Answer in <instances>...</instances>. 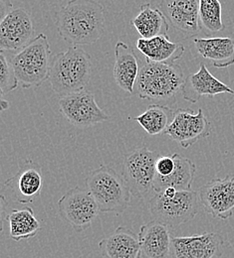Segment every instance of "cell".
<instances>
[{"mask_svg":"<svg viewBox=\"0 0 234 258\" xmlns=\"http://www.w3.org/2000/svg\"><path fill=\"white\" fill-rule=\"evenodd\" d=\"M200 19L201 27L207 34L221 32L225 29L222 22V7L218 0L200 1Z\"/></svg>","mask_w":234,"mask_h":258,"instance_id":"26","label":"cell"},{"mask_svg":"<svg viewBox=\"0 0 234 258\" xmlns=\"http://www.w3.org/2000/svg\"><path fill=\"white\" fill-rule=\"evenodd\" d=\"M175 169L167 177L156 175L154 181L155 193H162L167 188H174L176 191H192L197 167L191 159L179 154H173Z\"/></svg>","mask_w":234,"mask_h":258,"instance_id":"22","label":"cell"},{"mask_svg":"<svg viewBox=\"0 0 234 258\" xmlns=\"http://www.w3.org/2000/svg\"><path fill=\"white\" fill-rule=\"evenodd\" d=\"M196 48L202 58L213 67L224 69L234 64V40L228 37L196 38Z\"/></svg>","mask_w":234,"mask_h":258,"instance_id":"21","label":"cell"},{"mask_svg":"<svg viewBox=\"0 0 234 258\" xmlns=\"http://www.w3.org/2000/svg\"><path fill=\"white\" fill-rule=\"evenodd\" d=\"M91 73V57L80 47L72 46L53 57L49 82L57 95L65 97L86 90Z\"/></svg>","mask_w":234,"mask_h":258,"instance_id":"3","label":"cell"},{"mask_svg":"<svg viewBox=\"0 0 234 258\" xmlns=\"http://www.w3.org/2000/svg\"><path fill=\"white\" fill-rule=\"evenodd\" d=\"M58 210L62 219L77 230L91 226L101 212L92 194L80 187L72 188L62 196Z\"/></svg>","mask_w":234,"mask_h":258,"instance_id":"8","label":"cell"},{"mask_svg":"<svg viewBox=\"0 0 234 258\" xmlns=\"http://www.w3.org/2000/svg\"><path fill=\"white\" fill-rule=\"evenodd\" d=\"M60 37L74 46L95 43L105 30L103 5L94 0H73L56 13Z\"/></svg>","mask_w":234,"mask_h":258,"instance_id":"1","label":"cell"},{"mask_svg":"<svg viewBox=\"0 0 234 258\" xmlns=\"http://www.w3.org/2000/svg\"><path fill=\"white\" fill-rule=\"evenodd\" d=\"M185 77L179 64L155 63L148 60L139 63L134 92L142 99L159 102H174L181 92Z\"/></svg>","mask_w":234,"mask_h":258,"instance_id":"2","label":"cell"},{"mask_svg":"<svg viewBox=\"0 0 234 258\" xmlns=\"http://www.w3.org/2000/svg\"><path fill=\"white\" fill-rule=\"evenodd\" d=\"M103 258H141L138 234L125 226H119L99 243Z\"/></svg>","mask_w":234,"mask_h":258,"instance_id":"18","label":"cell"},{"mask_svg":"<svg viewBox=\"0 0 234 258\" xmlns=\"http://www.w3.org/2000/svg\"><path fill=\"white\" fill-rule=\"evenodd\" d=\"M171 238L168 227L155 221L142 226L138 232L143 258H171Z\"/></svg>","mask_w":234,"mask_h":258,"instance_id":"17","label":"cell"},{"mask_svg":"<svg viewBox=\"0 0 234 258\" xmlns=\"http://www.w3.org/2000/svg\"><path fill=\"white\" fill-rule=\"evenodd\" d=\"M51 62L48 38L41 33L16 53L11 60V64L19 84L24 89H29L39 87L49 80Z\"/></svg>","mask_w":234,"mask_h":258,"instance_id":"5","label":"cell"},{"mask_svg":"<svg viewBox=\"0 0 234 258\" xmlns=\"http://www.w3.org/2000/svg\"><path fill=\"white\" fill-rule=\"evenodd\" d=\"M210 130V122L205 117L201 108L196 114L192 109L178 108L174 111L173 119L166 134L182 148H189L209 136Z\"/></svg>","mask_w":234,"mask_h":258,"instance_id":"11","label":"cell"},{"mask_svg":"<svg viewBox=\"0 0 234 258\" xmlns=\"http://www.w3.org/2000/svg\"><path fill=\"white\" fill-rule=\"evenodd\" d=\"M199 193L167 188L155 194L150 201V212L155 222L176 227L195 219L199 213Z\"/></svg>","mask_w":234,"mask_h":258,"instance_id":"6","label":"cell"},{"mask_svg":"<svg viewBox=\"0 0 234 258\" xmlns=\"http://www.w3.org/2000/svg\"><path fill=\"white\" fill-rule=\"evenodd\" d=\"M181 93L183 99L192 103H197L201 97L234 95L233 90L213 77L204 64H201L198 73L190 75L185 79Z\"/></svg>","mask_w":234,"mask_h":258,"instance_id":"16","label":"cell"},{"mask_svg":"<svg viewBox=\"0 0 234 258\" xmlns=\"http://www.w3.org/2000/svg\"><path fill=\"white\" fill-rule=\"evenodd\" d=\"M174 111L166 104L153 103L148 106L146 111L133 118L150 135H160L167 132L172 119Z\"/></svg>","mask_w":234,"mask_h":258,"instance_id":"25","label":"cell"},{"mask_svg":"<svg viewBox=\"0 0 234 258\" xmlns=\"http://www.w3.org/2000/svg\"><path fill=\"white\" fill-rule=\"evenodd\" d=\"M159 157L160 154L146 146L126 155L122 176L134 197L145 199L151 197L152 193L156 194L154 181L157 175L156 163Z\"/></svg>","mask_w":234,"mask_h":258,"instance_id":"7","label":"cell"},{"mask_svg":"<svg viewBox=\"0 0 234 258\" xmlns=\"http://www.w3.org/2000/svg\"><path fill=\"white\" fill-rule=\"evenodd\" d=\"M86 186L101 212L122 214L130 205L132 193L125 179L107 165H101L89 173Z\"/></svg>","mask_w":234,"mask_h":258,"instance_id":"4","label":"cell"},{"mask_svg":"<svg viewBox=\"0 0 234 258\" xmlns=\"http://www.w3.org/2000/svg\"><path fill=\"white\" fill-rule=\"evenodd\" d=\"M158 5L167 21L178 31L185 33L189 37L201 33L202 27L200 19V1L163 0Z\"/></svg>","mask_w":234,"mask_h":258,"instance_id":"15","label":"cell"},{"mask_svg":"<svg viewBox=\"0 0 234 258\" xmlns=\"http://www.w3.org/2000/svg\"><path fill=\"white\" fill-rule=\"evenodd\" d=\"M224 240L218 233L172 236L171 258H212L220 255Z\"/></svg>","mask_w":234,"mask_h":258,"instance_id":"14","label":"cell"},{"mask_svg":"<svg viewBox=\"0 0 234 258\" xmlns=\"http://www.w3.org/2000/svg\"><path fill=\"white\" fill-rule=\"evenodd\" d=\"M200 202L212 217L227 220L234 213V176L213 179L199 190Z\"/></svg>","mask_w":234,"mask_h":258,"instance_id":"12","label":"cell"},{"mask_svg":"<svg viewBox=\"0 0 234 258\" xmlns=\"http://www.w3.org/2000/svg\"><path fill=\"white\" fill-rule=\"evenodd\" d=\"M132 25L143 39H152L158 36H168V21L160 8L152 4L141 6L139 12L132 20Z\"/></svg>","mask_w":234,"mask_h":258,"instance_id":"23","label":"cell"},{"mask_svg":"<svg viewBox=\"0 0 234 258\" xmlns=\"http://www.w3.org/2000/svg\"><path fill=\"white\" fill-rule=\"evenodd\" d=\"M30 13L24 8L13 9L0 21V48L2 51H20L33 39Z\"/></svg>","mask_w":234,"mask_h":258,"instance_id":"13","label":"cell"},{"mask_svg":"<svg viewBox=\"0 0 234 258\" xmlns=\"http://www.w3.org/2000/svg\"><path fill=\"white\" fill-rule=\"evenodd\" d=\"M0 66H1V78H0V90L1 96L3 97L5 93L12 92L17 89L19 82L13 70L11 62L1 54L0 56Z\"/></svg>","mask_w":234,"mask_h":258,"instance_id":"27","label":"cell"},{"mask_svg":"<svg viewBox=\"0 0 234 258\" xmlns=\"http://www.w3.org/2000/svg\"><path fill=\"white\" fill-rule=\"evenodd\" d=\"M43 188V174L41 166L26 160L19 171L3 184V199H11L20 204H31L35 202Z\"/></svg>","mask_w":234,"mask_h":258,"instance_id":"10","label":"cell"},{"mask_svg":"<svg viewBox=\"0 0 234 258\" xmlns=\"http://www.w3.org/2000/svg\"><path fill=\"white\" fill-rule=\"evenodd\" d=\"M6 221L9 225V234L15 241L33 238L41 229L33 209L30 207L12 210L7 215Z\"/></svg>","mask_w":234,"mask_h":258,"instance_id":"24","label":"cell"},{"mask_svg":"<svg viewBox=\"0 0 234 258\" xmlns=\"http://www.w3.org/2000/svg\"><path fill=\"white\" fill-rule=\"evenodd\" d=\"M175 169V160L173 155H160L156 163L157 175L162 177H167L173 173Z\"/></svg>","mask_w":234,"mask_h":258,"instance_id":"28","label":"cell"},{"mask_svg":"<svg viewBox=\"0 0 234 258\" xmlns=\"http://www.w3.org/2000/svg\"><path fill=\"white\" fill-rule=\"evenodd\" d=\"M115 58L114 79L119 88L133 95L139 72V63L137 62L133 48L119 41L115 47Z\"/></svg>","mask_w":234,"mask_h":258,"instance_id":"19","label":"cell"},{"mask_svg":"<svg viewBox=\"0 0 234 258\" xmlns=\"http://www.w3.org/2000/svg\"><path fill=\"white\" fill-rule=\"evenodd\" d=\"M59 109L68 121L77 127H88L111 120L98 105L95 96L87 90L61 97Z\"/></svg>","mask_w":234,"mask_h":258,"instance_id":"9","label":"cell"},{"mask_svg":"<svg viewBox=\"0 0 234 258\" xmlns=\"http://www.w3.org/2000/svg\"><path fill=\"white\" fill-rule=\"evenodd\" d=\"M8 106H9L8 101H5V100L2 99V101H1V109H2V110H5L6 108H8Z\"/></svg>","mask_w":234,"mask_h":258,"instance_id":"29","label":"cell"},{"mask_svg":"<svg viewBox=\"0 0 234 258\" xmlns=\"http://www.w3.org/2000/svg\"><path fill=\"white\" fill-rule=\"evenodd\" d=\"M136 49L146 60L163 64H174L182 57L185 50L182 44L170 42L168 36H158L152 39L139 38L136 41Z\"/></svg>","mask_w":234,"mask_h":258,"instance_id":"20","label":"cell"}]
</instances>
